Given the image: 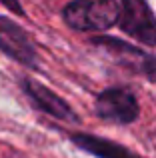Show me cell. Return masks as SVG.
I'll return each instance as SVG.
<instances>
[{"instance_id": "cell-1", "label": "cell", "mask_w": 156, "mask_h": 158, "mask_svg": "<svg viewBox=\"0 0 156 158\" xmlns=\"http://www.w3.org/2000/svg\"><path fill=\"white\" fill-rule=\"evenodd\" d=\"M62 18L74 30L102 32L118 24L120 4L116 0H72L64 6Z\"/></svg>"}, {"instance_id": "cell-2", "label": "cell", "mask_w": 156, "mask_h": 158, "mask_svg": "<svg viewBox=\"0 0 156 158\" xmlns=\"http://www.w3.org/2000/svg\"><path fill=\"white\" fill-rule=\"evenodd\" d=\"M118 26L144 46H156V14L146 0H120Z\"/></svg>"}, {"instance_id": "cell-3", "label": "cell", "mask_w": 156, "mask_h": 158, "mask_svg": "<svg viewBox=\"0 0 156 158\" xmlns=\"http://www.w3.org/2000/svg\"><path fill=\"white\" fill-rule=\"evenodd\" d=\"M94 110L106 122L132 124L140 116V104L130 88L112 86L102 90L94 100Z\"/></svg>"}, {"instance_id": "cell-4", "label": "cell", "mask_w": 156, "mask_h": 158, "mask_svg": "<svg viewBox=\"0 0 156 158\" xmlns=\"http://www.w3.org/2000/svg\"><path fill=\"white\" fill-rule=\"evenodd\" d=\"M92 44L98 48H102L104 52H108L118 64H122L124 68L134 70V72L142 74L144 78L156 82V58L146 54L144 50L136 46L122 42L112 36H100V38H92Z\"/></svg>"}, {"instance_id": "cell-5", "label": "cell", "mask_w": 156, "mask_h": 158, "mask_svg": "<svg viewBox=\"0 0 156 158\" xmlns=\"http://www.w3.org/2000/svg\"><path fill=\"white\" fill-rule=\"evenodd\" d=\"M0 50L26 68H38V54L28 34L16 22L4 16H0Z\"/></svg>"}, {"instance_id": "cell-6", "label": "cell", "mask_w": 156, "mask_h": 158, "mask_svg": "<svg viewBox=\"0 0 156 158\" xmlns=\"http://www.w3.org/2000/svg\"><path fill=\"white\" fill-rule=\"evenodd\" d=\"M22 90L40 112L56 120H62V122H78V116L74 114L70 104L56 92H52L48 86H44L42 82L34 80V78H22Z\"/></svg>"}, {"instance_id": "cell-7", "label": "cell", "mask_w": 156, "mask_h": 158, "mask_svg": "<svg viewBox=\"0 0 156 158\" xmlns=\"http://www.w3.org/2000/svg\"><path fill=\"white\" fill-rule=\"evenodd\" d=\"M72 144H76L78 148H82L84 152H90L96 158H142L136 152H132L130 148L122 146L118 142H112L108 138H100L94 134H84V132H74L70 134Z\"/></svg>"}, {"instance_id": "cell-8", "label": "cell", "mask_w": 156, "mask_h": 158, "mask_svg": "<svg viewBox=\"0 0 156 158\" xmlns=\"http://www.w3.org/2000/svg\"><path fill=\"white\" fill-rule=\"evenodd\" d=\"M0 2H2L4 6L8 8V10H12L14 14H20V16H24V8H22V4H20L18 0H0Z\"/></svg>"}]
</instances>
